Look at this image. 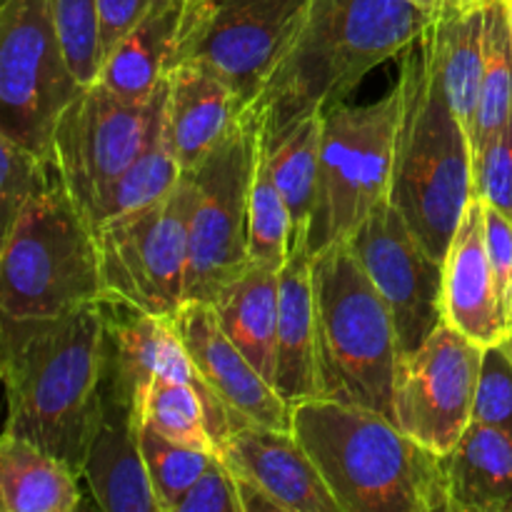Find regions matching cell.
<instances>
[{
  "label": "cell",
  "mask_w": 512,
  "mask_h": 512,
  "mask_svg": "<svg viewBox=\"0 0 512 512\" xmlns=\"http://www.w3.org/2000/svg\"><path fill=\"white\" fill-rule=\"evenodd\" d=\"M5 433L30 440L80 475L110 358L108 300L55 318L0 315Z\"/></svg>",
  "instance_id": "obj_1"
},
{
  "label": "cell",
  "mask_w": 512,
  "mask_h": 512,
  "mask_svg": "<svg viewBox=\"0 0 512 512\" xmlns=\"http://www.w3.org/2000/svg\"><path fill=\"white\" fill-rule=\"evenodd\" d=\"M433 20L408 0H310L293 45L255 103L263 138L345 103L370 70L418 43Z\"/></svg>",
  "instance_id": "obj_2"
},
{
  "label": "cell",
  "mask_w": 512,
  "mask_h": 512,
  "mask_svg": "<svg viewBox=\"0 0 512 512\" xmlns=\"http://www.w3.org/2000/svg\"><path fill=\"white\" fill-rule=\"evenodd\" d=\"M293 433L340 512H453L443 455L378 410L303 400L293 405Z\"/></svg>",
  "instance_id": "obj_3"
},
{
  "label": "cell",
  "mask_w": 512,
  "mask_h": 512,
  "mask_svg": "<svg viewBox=\"0 0 512 512\" xmlns=\"http://www.w3.org/2000/svg\"><path fill=\"white\" fill-rule=\"evenodd\" d=\"M400 113L390 203L420 243L445 260L455 230L475 198L473 138L450 108L425 40L410 45L400 65Z\"/></svg>",
  "instance_id": "obj_4"
},
{
  "label": "cell",
  "mask_w": 512,
  "mask_h": 512,
  "mask_svg": "<svg viewBox=\"0 0 512 512\" xmlns=\"http://www.w3.org/2000/svg\"><path fill=\"white\" fill-rule=\"evenodd\" d=\"M313 285L320 398L363 405L393 420L398 330L348 240L313 255Z\"/></svg>",
  "instance_id": "obj_5"
},
{
  "label": "cell",
  "mask_w": 512,
  "mask_h": 512,
  "mask_svg": "<svg viewBox=\"0 0 512 512\" xmlns=\"http://www.w3.org/2000/svg\"><path fill=\"white\" fill-rule=\"evenodd\" d=\"M105 300L98 235L58 175L3 230L0 315L55 318Z\"/></svg>",
  "instance_id": "obj_6"
},
{
  "label": "cell",
  "mask_w": 512,
  "mask_h": 512,
  "mask_svg": "<svg viewBox=\"0 0 512 512\" xmlns=\"http://www.w3.org/2000/svg\"><path fill=\"white\" fill-rule=\"evenodd\" d=\"M400 113L403 90L395 83L375 103H340L323 115L318 190L308 233L313 255L350 240L365 218L390 198Z\"/></svg>",
  "instance_id": "obj_7"
},
{
  "label": "cell",
  "mask_w": 512,
  "mask_h": 512,
  "mask_svg": "<svg viewBox=\"0 0 512 512\" xmlns=\"http://www.w3.org/2000/svg\"><path fill=\"white\" fill-rule=\"evenodd\" d=\"M263 145V118L250 108L238 128L190 170L198 203L190 223V260L185 300L213 303L238 278L248 260L250 188Z\"/></svg>",
  "instance_id": "obj_8"
},
{
  "label": "cell",
  "mask_w": 512,
  "mask_h": 512,
  "mask_svg": "<svg viewBox=\"0 0 512 512\" xmlns=\"http://www.w3.org/2000/svg\"><path fill=\"white\" fill-rule=\"evenodd\" d=\"M83 90L48 0H0V133L53 163V138Z\"/></svg>",
  "instance_id": "obj_9"
},
{
  "label": "cell",
  "mask_w": 512,
  "mask_h": 512,
  "mask_svg": "<svg viewBox=\"0 0 512 512\" xmlns=\"http://www.w3.org/2000/svg\"><path fill=\"white\" fill-rule=\"evenodd\" d=\"M195 203L198 185L193 173H183L168 198L95 230L110 298L165 318L178 313L185 303Z\"/></svg>",
  "instance_id": "obj_10"
},
{
  "label": "cell",
  "mask_w": 512,
  "mask_h": 512,
  "mask_svg": "<svg viewBox=\"0 0 512 512\" xmlns=\"http://www.w3.org/2000/svg\"><path fill=\"white\" fill-rule=\"evenodd\" d=\"M310 0H190L175 68L200 60L223 75L245 108H255L293 45Z\"/></svg>",
  "instance_id": "obj_11"
},
{
  "label": "cell",
  "mask_w": 512,
  "mask_h": 512,
  "mask_svg": "<svg viewBox=\"0 0 512 512\" xmlns=\"http://www.w3.org/2000/svg\"><path fill=\"white\" fill-rule=\"evenodd\" d=\"M165 83L145 103L120 100L103 85H85L60 115L53 163L85 218L100 195L163 130Z\"/></svg>",
  "instance_id": "obj_12"
},
{
  "label": "cell",
  "mask_w": 512,
  "mask_h": 512,
  "mask_svg": "<svg viewBox=\"0 0 512 512\" xmlns=\"http://www.w3.org/2000/svg\"><path fill=\"white\" fill-rule=\"evenodd\" d=\"M485 348L440 323L413 353L400 355L393 423L438 455H450L473 423Z\"/></svg>",
  "instance_id": "obj_13"
},
{
  "label": "cell",
  "mask_w": 512,
  "mask_h": 512,
  "mask_svg": "<svg viewBox=\"0 0 512 512\" xmlns=\"http://www.w3.org/2000/svg\"><path fill=\"white\" fill-rule=\"evenodd\" d=\"M348 243L388 303L400 355L413 353L443 323V260L420 243L390 198L365 218Z\"/></svg>",
  "instance_id": "obj_14"
},
{
  "label": "cell",
  "mask_w": 512,
  "mask_h": 512,
  "mask_svg": "<svg viewBox=\"0 0 512 512\" xmlns=\"http://www.w3.org/2000/svg\"><path fill=\"white\" fill-rule=\"evenodd\" d=\"M138 415L130 390L108 358L100 395L98 418L85 445L80 475L100 510L108 512H163L150 485L148 468L140 453Z\"/></svg>",
  "instance_id": "obj_15"
},
{
  "label": "cell",
  "mask_w": 512,
  "mask_h": 512,
  "mask_svg": "<svg viewBox=\"0 0 512 512\" xmlns=\"http://www.w3.org/2000/svg\"><path fill=\"white\" fill-rule=\"evenodd\" d=\"M173 323L188 345L200 378L230 415L270 428L293 430V405L240 353L238 345L220 328L213 305L185 300L173 315Z\"/></svg>",
  "instance_id": "obj_16"
},
{
  "label": "cell",
  "mask_w": 512,
  "mask_h": 512,
  "mask_svg": "<svg viewBox=\"0 0 512 512\" xmlns=\"http://www.w3.org/2000/svg\"><path fill=\"white\" fill-rule=\"evenodd\" d=\"M215 453L235 478L268 493L283 512H340L318 465L293 430L230 415V430Z\"/></svg>",
  "instance_id": "obj_17"
},
{
  "label": "cell",
  "mask_w": 512,
  "mask_h": 512,
  "mask_svg": "<svg viewBox=\"0 0 512 512\" xmlns=\"http://www.w3.org/2000/svg\"><path fill=\"white\" fill-rule=\"evenodd\" d=\"M443 320L480 348L512 338L500 305L488 240L483 200H470L443 260Z\"/></svg>",
  "instance_id": "obj_18"
},
{
  "label": "cell",
  "mask_w": 512,
  "mask_h": 512,
  "mask_svg": "<svg viewBox=\"0 0 512 512\" xmlns=\"http://www.w3.org/2000/svg\"><path fill=\"white\" fill-rule=\"evenodd\" d=\"M248 110L228 80L200 60H183L165 75L163 130L185 173L198 168Z\"/></svg>",
  "instance_id": "obj_19"
},
{
  "label": "cell",
  "mask_w": 512,
  "mask_h": 512,
  "mask_svg": "<svg viewBox=\"0 0 512 512\" xmlns=\"http://www.w3.org/2000/svg\"><path fill=\"white\" fill-rule=\"evenodd\" d=\"M275 390L290 405L320 398L313 250L298 248L280 270Z\"/></svg>",
  "instance_id": "obj_20"
},
{
  "label": "cell",
  "mask_w": 512,
  "mask_h": 512,
  "mask_svg": "<svg viewBox=\"0 0 512 512\" xmlns=\"http://www.w3.org/2000/svg\"><path fill=\"white\" fill-rule=\"evenodd\" d=\"M108 330L113 363L130 395L153 380L205 385L173 318L145 313L110 298Z\"/></svg>",
  "instance_id": "obj_21"
},
{
  "label": "cell",
  "mask_w": 512,
  "mask_h": 512,
  "mask_svg": "<svg viewBox=\"0 0 512 512\" xmlns=\"http://www.w3.org/2000/svg\"><path fill=\"white\" fill-rule=\"evenodd\" d=\"M190 0H170L130 30L108 53L95 83L120 100L145 103L165 83L183 35Z\"/></svg>",
  "instance_id": "obj_22"
},
{
  "label": "cell",
  "mask_w": 512,
  "mask_h": 512,
  "mask_svg": "<svg viewBox=\"0 0 512 512\" xmlns=\"http://www.w3.org/2000/svg\"><path fill=\"white\" fill-rule=\"evenodd\" d=\"M453 512H512V433L473 420L443 458Z\"/></svg>",
  "instance_id": "obj_23"
},
{
  "label": "cell",
  "mask_w": 512,
  "mask_h": 512,
  "mask_svg": "<svg viewBox=\"0 0 512 512\" xmlns=\"http://www.w3.org/2000/svg\"><path fill=\"white\" fill-rule=\"evenodd\" d=\"M220 328L240 353L275 385V335H278L280 270L248 263L210 303Z\"/></svg>",
  "instance_id": "obj_24"
},
{
  "label": "cell",
  "mask_w": 512,
  "mask_h": 512,
  "mask_svg": "<svg viewBox=\"0 0 512 512\" xmlns=\"http://www.w3.org/2000/svg\"><path fill=\"white\" fill-rule=\"evenodd\" d=\"M423 40L450 108L473 138L485 73V10L460 13L443 8Z\"/></svg>",
  "instance_id": "obj_25"
},
{
  "label": "cell",
  "mask_w": 512,
  "mask_h": 512,
  "mask_svg": "<svg viewBox=\"0 0 512 512\" xmlns=\"http://www.w3.org/2000/svg\"><path fill=\"white\" fill-rule=\"evenodd\" d=\"M138 423L150 425L165 438L215 453L230 430V413L205 385L153 380L133 390Z\"/></svg>",
  "instance_id": "obj_26"
},
{
  "label": "cell",
  "mask_w": 512,
  "mask_h": 512,
  "mask_svg": "<svg viewBox=\"0 0 512 512\" xmlns=\"http://www.w3.org/2000/svg\"><path fill=\"white\" fill-rule=\"evenodd\" d=\"M75 470L13 433L0 438V505L5 512H73L80 508Z\"/></svg>",
  "instance_id": "obj_27"
},
{
  "label": "cell",
  "mask_w": 512,
  "mask_h": 512,
  "mask_svg": "<svg viewBox=\"0 0 512 512\" xmlns=\"http://www.w3.org/2000/svg\"><path fill=\"white\" fill-rule=\"evenodd\" d=\"M323 115L325 113H313L290 125L278 138H263V153L268 158L270 173H273L275 185L283 193L285 205L290 210V225H293L290 253L298 248H308L315 190H318Z\"/></svg>",
  "instance_id": "obj_28"
},
{
  "label": "cell",
  "mask_w": 512,
  "mask_h": 512,
  "mask_svg": "<svg viewBox=\"0 0 512 512\" xmlns=\"http://www.w3.org/2000/svg\"><path fill=\"white\" fill-rule=\"evenodd\" d=\"M183 173L185 170L180 168L178 158H175L173 148L165 138V130H160L150 140L148 148L125 168V173L115 178L108 185V190L100 195L88 218L90 225L98 230L100 225L113 223V220L160 203V200L173 193Z\"/></svg>",
  "instance_id": "obj_29"
},
{
  "label": "cell",
  "mask_w": 512,
  "mask_h": 512,
  "mask_svg": "<svg viewBox=\"0 0 512 512\" xmlns=\"http://www.w3.org/2000/svg\"><path fill=\"white\" fill-rule=\"evenodd\" d=\"M512 115V35L505 3L485 10V73L480 88L473 155L503 130Z\"/></svg>",
  "instance_id": "obj_30"
},
{
  "label": "cell",
  "mask_w": 512,
  "mask_h": 512,
  "mask_svg": "<svg viewBox=\"0 0 512 512\" xmlns=\"http://www.w3.org/2000/svg\"><path fill=\"white\" fill-rule=\"evenodd\" d=\"M290 210L283 193L275 185L268 158L260 145L258 163H255L253 188H250V225H248V260L268 268L283 270L290 258Z\"/></svg>",
  "instance_id": "obj_31"
},
{
  "label": "cell",
  "mask_w": 512,
  "mask_h": 512,
  "mask_svg": "<svg viewBox=\"0 0 512 512\" xmlns=\"http://www.w3.org/2000/svg\"><path fill=\"white\" fill-rule=\"evenodd\" d=\"M138 435L140 453H143L155 498H158L163 512H170L173 505L183 498L185 490L205 473L215 453L175 443L145 423H140Z\"/></svg>",
  "instance_id": "obj_32"
},
{
  "label": "cell",
  "mask_w": 512,
  "mask_h": 512,
  "mask_svg": "<svg viewBox=\"0 0 512 512\" xmlns=\"http://www.w3.org/2000/svg\"><path fill=\"white\" fill-rule=\"evenodd\" d=\"M63 53L78 83L93 85L105 63L98 0H48Z\"/></svg>",
  "instance_id": "obj_33"
},
{
  "label": "cell",
  "mask_w": 512,
  "mask_h": 512,
  "mask_svg": "<svg viewBox=\"0 0 512 512\" xmlns=\"http://www.w3.org/2000/svg\"><path fill=\"white\" fill-rule=\"evenodd\" d=\"M58 180L55 163L0 133V218L10 228L20 210Z\"/></svg>",
  "instance_id": "obj_34"
},
{
  "label": "cell",
  "mask_w": 512,
  "mask_h": 512,
  "mask_svg": "<svg viewBox=\"0 0 512 512\" xmlns=\"http://www.w3.org/2000/svg\"><path fill=\"white\" fill-rule=\"evenodd\" d=\"M473 420L512 433V353L508 340L485 348Z\"/></svg>",
  "instance_id": "obj_35"
},
{
  "label": "cell",
  "mask_w": 512,
  "mask_h": 512,
  "mask_svg": "<svg viewBox=\"0 0 512 512\" xmlns=\"http://www.w3.org/2000/svg\"><path fill=\"white\" fill-rule=\"evenodd\" d=\"M475 198L512 220V115L493 140L473 155Z\"/></svg>",
  "instance_id": "obj_36"
},
{
  "label": "cell",
  "mask_w": 512,
  "mask_h": 512,
  "mask_svg": "<svg viewBox=\"0 0 512 512\" xmlns=\"http://www.w3.org/2000/svg\"><path fill=\"white\" fill-rule=\"evenodd\" d=\"M170 512H243L233 473L218 453Z\"/></svg>",
  "instance_id": "obj_37"
},
{
  "label": "cell",
  "mask_w": 512,
  "mask_h": 512,
  "mask_svg": "<svg viewBox=\"0 0 512 512\" xmlns=\"http://www.w3.org/2000/svg\"><path fill=\"white\" fill-rule=\"evenodd\" d=\"M485 208V240H488L490 265H493L495 285H498L500 305H503L505 320L512 333V220L498 208L488 205Z\"/></svg>",
  "instance_id": "obj_38"
},
{
  "label": "cell",
  "mask_w": 512,
  "mask_h": 512,
  "mask_svg": "<svg viewBox=\"0 0 512 512\" xmlns=\"http://www.w3.org/2000/svg\"><path fill=\"white\" fill-rule=\"evenodd\" d=\"M165 3H170V0H98L105 58L130 30L138 28L153 10H158Z\"/></svg>",
  "instance_id": "obj_39"
},
{
  "label": "cell",
  "mask_w": 512,
  "mask_h": 512,
  "mask_svg": "<svg viewBox=\"0 0 512 512\" xmlns=\"http://www.w3.org/2000/svg\"><path fill=\"white\" fill-rule=\"evenodd\" d=\"M235 485H238L240 500H243V512H283L268 493H263V490L255 488V485L245 483V480L240 478H235Z\"/></svg>",
  "instance_id": "obj_40"
},
{
  "label": "cell",
  "mask_w": 512,
  "mask_h": 512,
  "mask_svg": "<svg viewBox=\"0 0 512 512\" xmlns=\"http://www.w3.org/2000/svg\"><path fill=\"white\" fill-rule=\"evenodd\" d=\"M498 3H505V0H445V8L460 10V13H478V10H488Z\"/></svg>",
  "instance_id": "obj_41"
},
{
  "label": "cell",
  "mask_w": 512,
  "mask_h": 512,
  "mask_svg": "<svg viewBox=\"0 0 512 512\" xmlns=\"http://www.w3.org/2000/svg\"><path fill=\"white\" fill-rule=\"evenodd\" d=\"M408 3H413L415 8H420L423 13L433 15V18H438L440 10L445 8V0H408Z\"/></svg>",
  "instance_id": "obj_42"
},
{
  "label": "cell",
  "mask_w": 512,
  "mask_h": 512,
  "mask_svg": "<svg viewBox=\"0 0 512 512\" xmlns=\"http://www.w3.org/2000/svg\"><path fill=\"white\" fill-rule=\"evenodd\" d=\"M505 13H508V25H510V35H512V0H505Z\"/></svg>",
  "instance_id": "obj_43"
},
{
  "label": "cell",
  "mask_w": 512,
  "mask_h": 512,
  "mask_svg": "<svg viewBox=\"0 0 512 512\" xmlns=\"http://www.w3.org/2000/svg\"><path fill=\"white\" fill-rule=\"evenodd\" d=\"M508 348H510V353H512V338H508Z\"/></svg>",
  "instance_id": "obj_44"
}]
</instances>
